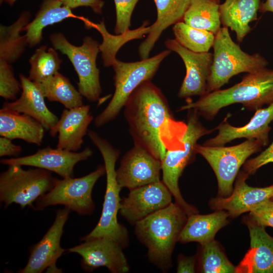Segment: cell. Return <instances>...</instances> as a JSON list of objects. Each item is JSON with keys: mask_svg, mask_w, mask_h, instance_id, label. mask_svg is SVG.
Segmentation results:
<instances>
[{"mask_svg": "<svg viewBox=\"0 0 273 273\" xmlns=\"http://www.w3.org/2000/svg\"><path fill=\"white\" fill-rule=\"evenodd\" d=\"M134 143L161 161L167 150L183 148L187 124L174 119L161 90L151 81L141 83L124 106Z\"/></svg>", "mask_w": 273, "mask_h": 273, "instance_id": "cell-1", "label": "cell"}, {"mask_svg": "<svg viewBox=\"0 0 273 273\" xmlns=\"http://www.w3.org/2000/svg\"><path fill=\"white\" fill-rule=\"evenodd\" d=\"M273 102V70L267 68L247 73L242 80L224 89L208 93L195 102H188L179 111L194 109L199 115L212 120L219 110L240 103L251 110H256Z\"/></svg>", "mask_w": 273, "mask_h": 273, "instance_id": "cell-2", "label": "cell"}, {"mask_svg": "<svg viewBox=\"0 0 273 273\" xmlns=\"http://www.w3.org/2000/svg\"><path fill=\"white\" fill-rule=\"evenodd\" d=\"M188 215L171 202L135 224V232L148 249L151 262L163 271L171 266V256Z\"/></svg>", "mask_w": 273, "mask_h": 273, "instance_id": "cell-3", "label": "cell"}, {"mask_svg": "<svg viewBox=\"0 0 273 273\" xmlns=\"http://www.w3.org/2000/svg\"><path fill=\"white\" fill-rule=\"evenodd\" d=\"M88 136L100 151L104 162L106 174V189L100 220L95 228L80 241L101 237L111 239L123 249L128 243V234L126 228L118 223L117 214L121 199L122 189L117 180L115 165L120 151L97 133L89 130Z\"/></svg>", "mask_w": 273, "mask_h": 273, "instance_id": "cell-4", "label": "cell"}, {"mask_svg": "<svg viewBox=\"0 0 273 273\" xmlns=\"http://www.w3.org/2000/svg\"><path fill=\"white\" fill-rule=\"evenodd\" d=\"M213 61L207 83V93L219 89L234 76L252 73L266 68L267 60L259 54L243 51L232 39L229 28L221 27L215 35Z\"/></svg>", "mask_w": 273, "mask_h": 273, "instance_id": "cell-5", "label": "cell"}, {"mask_svg": "<svg viewBox=\"0 0 273 273\" xmlns=\"http://www.w3.org/2000/svg\"><path fill=\"white\" fill-rule=\"evenodd\" d=\"M171 52L163 51L151 58L134 62L114 59L111 63L115 72L114 93L106 107L95 118V126L100 127L114 120L132 92L143 82L151 81L162 61Z\"/></svg>", "mask_w": 273, "mask_h": 273, "instance_id": "cell-6", "label": "cell"}, {"mask_svg": "<svg viewBox=\"0 0 273 273\" xmlns=\"http://www.w3.org/2000/svg\"><path fill=\"white\" fill-rule=\"evenodd\" d=\"M187 127L183 142L184 147L167 150L161 161L162 181L173 196L175 203L188 215L197 213L198 211L184 199L178 186V180L186 166L194 159L197 153L198 140L213 130L206 129L199 120V115L194 109H189Z\"/></svg>", "mask_w": 273, "mask_h": 273, "instance_id": "cell-7", "label": "cell"}, {"mask_svg": "<svg viewBox=\"0 0 273 273\" xmlns=\"http://www.w3.org/2000/svg\"><path fill=\"white\" fill-rule=\"evenodd\" d=\"M20 165H9L0 174V200L6 207L12 203L21 208L32 203L53 187L56 178L51 171L36 168L25 170Z\"/></svg>", "mask_w": 273, "mask_h": 273, "instance_id": "cell-8", "label": "cell"}, {"mask_svg": "<svg viewBox=\"0 0 273 273\" xmlns=\"http://www.w3.org/2000/svg\"><path fill=\"white\" fill-rule=\"evenodd\" d=\"M50 39L54 48L66 55L77 74L78 91L89 102L99 100L102 93L100 70L96 60L100 52V44L92 37L86 36L80 46L69 42L63 34L54 33Z\"/></svg>", "mask_w": 273, "mask_h": 273, "instance_id": "cell-9", "label": "cell"}, {"mask_svg": "<svg viewBox=\"0 0 273 273\" xmlns=\"http://www.w3.org/2000/svg\"><path fill=\"white\" fill-rule=\"evenodd\" d=\"M106 174L104 165L78 178L56 179L52 189L38 198L34 209L42 210L49 206L63 205L80 215H90L95 208L92 193L97 180Z\"/></svg>", "mask_w": 273, "mask_h": 273, "instance_id": "cell-10", "label": "cell"}, {"mask_svg": "<svg viewBox=\"0 0 273 273\" xmlns=\"http://www.w3.org/2000/svg\"><path fill=\"white\" fill-rule=\"evenodd\" d=\"M263 146L254 139L231 147L207 146L197 144L196 151L208 162L216 175L218 196H229L241 166L248 158L260 151Z\"/></svg>", "mask_w": 273, "mask_h": 273, "instance_id": "cell-11", "label": "cell"}, {"mask_svg": "<svg viewBox=\"0 0 273 273\" xmlns=\"http://www.w3.org/2000/svg\"><path fill=\"white\" fill-rule=\"evenodd\" d=\"M161 171V161L135 144L123 156L116 170L120 187L129 190L160 181Z\"/></svg>", "mask_w": 273, "mask_h": 273, "instance_id": "cell-12", "label": "cell"}, {"mask_svg": "<svg viewBox=\"0 0 273 273\" xmlns=\"http://www.w3.org/2000/svg\"><path fill=\"white\" fill-rule=\"evenodd\" d=\"M122 248L114 240L107 237L92 239L67 250L81 257V264L86 271L106 267L112 273H125L129 266Z\"/></svg>", "mask_w": 273, "mask_h": 273, "instance_id": "cell-13", "label": "cell"}, {"mask_svg": "<svg viewBox=\"0 0 273 273\" xmlns=\"http://www.w3.org/2000/svg\"><path fill=\"white\" fill-rule=\"evenodd\" d=\"M172 194L160 180L130 190L121 200L119 212L127 221L135 224L148 215L168 206Z\"/></svg>", "mask_w": 273, "mask_h": 273, "instance_id": "cell-14", "label": "cell"}, {"mask_svg": "<svg viewBox=\"0 0 273 273\" xmlns=\"http://www.w3.org/2000/svg\"><path fill=\"white\" fill-rule=\"evenodd\" d=\"M165 45L168 50L177 53L185 65L186 74L178 96L180 98H188L195 96L201 97L207 94L213 54L210 52H192L182 46L175 39L166 40Z\"/></svg>", "mask_w": 273, "mask_h": 273, "instance_id": "cell-15", "label": "cell"}, {"mask_svg": "<svg viewBox=\"0 0 273 273\" xmlns=\"http://www.w3.org/2000/svg\"><path fill=\"white\" fill-rule=\"evenodd\" d=\"M87 147L79 152L47 147L39 149L33 154L23 157L4 158L1 163L6 165L30 166L52 171L63 178L73 177V169L79 162L93 155Z\"/></svg>", "mask_w": 273, "mask_h": 273, "instance_id": "cell-16", "label": "cell"}, {"mask_svg": "<svg viewBox=\"0 0 273 273\" xmlns=\"http://www.w3.org/2000/svg\"><path fill=\"white\" fill-rule=\"evenodd\" d=\"M70 212L66 207L57 211L54 223L32 248L26 266L19 272L40 273L47 268H56L57 260L66 251L61 247L60 241Z\"/></svg>", "mask_w": 273, "mask_h": 273, "instance_id": "cell-17", "label": "cell"}, {"mask_svg": "<svg viewBox=\"0 0 273 273\" xmlns=\"http://www.w3.org/2000/svg\"><path fill=\"white\" fill-rule=\"evenodd\" d=\"M248 176L244 171L239 173L232 194L228 197L211 199V208L226 211L230 217L235 218L273 197V184L263 188L252 187L246 183Z\"/></svg>", "mask_w": 273, "mask_h": 273, "instance_id": "cell-18", "label": "cell"}, {"mask_svg": "<svg viewBox=\"0 0 273 273\" xmlns=\"http://www.w3.org/2000/svg\"><path fill=\"white\" fill-rule=\"evenodd\" d=\"M273 122V102L267 107L256 110L249 122L242 127H235L224 120L215 129L217 134L205 141L203 144L207 146H223L236 139H254L265 146L269 143L268 134L271 130L269 124Z\"/></svg>", "mask_w": 273, "mask_h": 273, "instance_id": "cell-19", "label": "cell"}, {"mask_svg": "<svg viewBox=\"0 0 273 273\" xmlns=\"http://www.w3.org/2000/svg\"><path fill=\"white\" fill-rule=\"evenodd\" d=\"M249 232V249L235 273H273V237L248 217L244 219Z\"/></svg>", "mask_w": 273, "mask_h": 273, "instance_id": "cell-20", "label": "cell"}, {"mask_svg": "<svg viewBox=\"0 0 273 273\" xmlns=\"http://www.w3.org/2000/svg\"><path fill=\"white\" fill-rule=\"evenodd\" d=\"M89 111L87 105L63 110L57 125L49 131L52 136L58 134L57 148L75 152L81 148L93 120Z\"/></svg>", "mask_w": 273, "mask_h": 273, "instance_id": "cell-21", "label": "cell"}, {"mask_svg": "<svg viewBox=\"0 0 273 273\" xmlns=\"http://www.w3.org/2000/svg\"><path fill=\"white\" fill-rule=\"evenodd\" d=\"M22 92L20 97L11 102H5L3 107L27 114L40 122L49 131L57 125L59 118L46 105L44 97L36 84L23 74H20Z\"/></svg>", "mask_w": 273, "mask_h": 273, "instance_id": "cell-22", "label": "cell"}, {"mask_svg": "<svg viewBox=\"0 0 273 273\" xmlns=\"http://www.w3.org/2000/svg\"><path fill=\"white\" fill-rule=\"evenodd\" d=\"M157 9V19L152 26L145 27L148 33L147 38L139 47L141 59L149 58V54L162 32L171 25L183 21L191 0H153Z\"/></svg>", "mask_w": 273, "mask_h": 273, "instance_id": "cell-23", "label": "cell"}, {"mask_svg": "<svg viewBox=\"0 0 273 273\" xmlns=\"http://www.w3.org/2000/svg\"><path fill=\"white\" fill-rule=\"evenodd\" d=\"M260 4V0H225L219 6L222 27L235 31L237 41L242 42L251 30L250 23L257 20Z\"/></svg>", "mask_w": 273, "mask_h": 273, "instance_id": "cell-24", "label": "cell"}, {"mask_svg": "<svg viewBox=\"0 0 273 273\" xmlns=\"http://www.w3.org/2000/svg\"><path fill=\"white\" fill-rule=\"evenodd\" d=\"M44 128L37 120L25 114L2 107L0 110V135L11 140L20 139L40 146Z\"/></svg>", "mask_w": 273, "mask_h": 273, "instance_id": "cell-25", "label": "cell"}, {"mask_svg": "<svg viewBox=\"0 0 273 273\" xmlns=\"http://www.w3.org/2000/svg\"><path fill=\"white\" fill-rule=\"evenodd\" d=\"M229 217L224 210H216L205 215L195 213L189 215L178 242H196L202 245L211 241L217 232L228 224Z\"/></svg>", "mask_w": 273, "mask_h": 273, "instance_id": "cell-26", "label": "cell"}, {"mask_svg": "<svg viewBox=\"0 0 273 273\" xmlns=\"http://www.w3.org/2000/svg\"><path fill=\"white\" fill-rule=\"evenodd\" d=\"M71 17H76L72 9L63 5L59 0H42L34 18L23 30L26 32L28 46L33 47L40 42L44 28Z\"/></svg>", "mask_w": 273, "mask_h": 273, "instance_id": "cell-27", "label": "cell"}, {"mask_svg": "<svg viewBox=\"0 0 273 273\" xmlns=\"http://www.w3.org/2000/svg\"><path fill=\"white\" fill-rule=\"evenodd\" d=\"M31 16L28 11H23L19 18L10 26H0V60L11 64L17 60L28 45L25 35H21L29 23Z\"/></svg>", "mask_w": 273, "mask_h": 273, "instance_id": "cell-28", "label": "cell"}, {"mask_svg": "<svg viewBox=\"0 0 273 273\" xmlns=\"http://www.w3.org/2000/svg\"><path fill=\"white\" fill-rule=\"evenodd\" d=\"M220 2V0H191L183 21L193 27L215 35L221 27Z\"/></svg>", "mask_w": 273, "mask_h": 273, "instance_id": "cell-29", "label": "cell"}, {"mask_svg": "<svg viewBox=\"0 0 273 273\" xmlns=\"http://www.w3.org/2000/svg\"><path fill=\"white\" fill-rule=\"evenodd\" d=\"M36 85L44 98L51 102H60L66 109H70L83 105L80 93L73 86L68 78L59 72Z\"/></svg>", "mask_w": 273, "mask_h": 273, "instance_id": "cell-30", "label": "cell"}, {"mask_svg": "<svg viewBox=\"0 0 273 273\" xmlns=\"http://www.w3.org/2000/svg\"><path fill=\"white\" fill-rule=\"evenodd\" d=\"M29 62L30 69L28 77L38 84L58 72L62 60L55 49L42 46L35 50Z\"/></svg>", "mask_w": 273, "mask_h": 273, "instance_id": "cell-31", "label": "cell"}, {"mask_svg": "<svg viewBox=\"0 0 273 273\" xmlns=\"http://www.w3.org/2000/svg\"><path fill=\"white\" fill-rule=\"evenodd\" d=\"M172 31L175 39L180 44L196 53L209 52L215 35L211 32L193 27L184 21L174 24Z\"/></svg>", "mask_w": 273, "mask_h": 273, "instance_id": "cell-32", "label": "cell"}, {"mask_svg": "<svg viewBox=\"0 0 273 273\" xmlns=\"http://www.w3.org/2000/svg\"><path fill=\"white\" fill-rule=\"evenodd\" d=\"M199 270L204 273H235V266L214 240L201 245Z\"/></svg>", "mask_w": 273, "mask_h": 273, "instance_id": "cell-33", "label": "cell"}, {"mask_svg": "<svg viewBox=\"0 0 273 273\" xmlns=\"http://www.w3.org/2000/svg\"><path fill=\"white\" fill-rule=\"evenodd\" d=\"M21 83L14 76L10 64L0 60V96L6 100H16Z\"/></svg>", "mask_w": 273, "mask_h": 273, "instance_id": "cell-34", "label": "cell"}, {"mask_svg": "<svg viewBox=\"0 0 273 273\" xmlns=\"http://www.w3.org/2000/svg\"><path fill=\"white\" fill-rule=\"evenodd\" d=\"M139 0H114L116 10L114 32L122 34L129 30L131 17Z\"/></svg>", "mask_w": 273, "mask_h": 273, "instance_id": "cell-35", "label": "cell"}, {"mask_svg": "<svg viewBox=\"0 0 273 273\" xmlns=\"http://www.w3.org/2000/svg\"><path fill=\"white\" fill-rule=\"evenodd\" d=\"M249 217L260 225L273 228V200L268 199L257 205L250 211Z\"/></svg>", "mask_w": 273, "mask_h": 273, "instance_id": "cell-36", "label": "cell"}, {"mask_svg": "<svg viewBox=\"0 0 273 273\" xmlns=\"http://www.w3.org/2000/svg\"><path fill=\"white\" fill-rule=\"evenodd\" d=\"M269 163H273V142L257 156L245 162L244 172L248 175L253 174L261 167Z\"/></svg>", "mask_w": 273, "mask_h": 273, "instance_id": "cell-37", "label": "cell"}, {"mask_svg": "<svg viewBox=\"0 0 273 273\" xmlns=\"http://www.w3.org/2000/svg\"><path fill=\"white\" fill-rule=\"evenodd\" d=\"M63 5L71 9L80 7H89L94 12L100 15L102 13V8L104 5L103 0H59Z\"/></svg>", "mask_w": 273, "mask_h": 273, "instance_id": "cell-38", "label": "cell"}, {"mask_svg": "<svg viewBox=\"0 0 273 273\" xmlns=\"http://www.w3.org/2000/svg\"><path fill=\"white\" fill-rule=\"evenodd\" d=\"M12 140L2 136L0 137V156H16L20 154L22 148L13 143Z\"/></svg>", "mask_w": 273, "mask_h": 273, "instance_id": "cell-39", "label": "cell"}, {"mask_svg": "<svg viewBox=\"0 0 273 273\" xmlns=\"http://www.w3.org/2000/svg\"><path fill=\"white\" fill-rule=\"evenodd\" d=\"M196 256H185L179 255L177 259V272H195L196 270Z\"/></svg>", "mask_w": 273, "mask_h": 273, "instance_id": "cell-40", "label": "cell"}, {"mask_svg": "<svg viewBox=\"0 0 273 273\" xmlns=\"http://www.w3.org/2000/svg\"><path fill=\"white\" fill-rule=\"evenodd\" d=\"M259 11L262 13L268 12L273 13V0H266L264 3H261Z\"/></svg>", "mask_w": 273, "mask_h": 273, "instance_id": "cell-41", "label": "cell"}, {"mask_svg": "<svg viewBox=\"0 0 273 273\" xmlns=\"http://www.w3.org/2000/svg\"><path fill=\"white\" fill-rule=\"evenodd\" d=\"M16 1V0H0L1 3L5 2L9 4L10 6H12Z\"/></svg>", "mask_w": 273, "mask_h": 273, "instance_id": "cell-42", "label": "cell"}, {"mask_svg": "<svg viewBox=\"0 0 273 273\" xmlns=\"http://www.w3.org/2000/svg\"><path fill=\"white\" fill-rule=\"evenodd\" d=\"M271 199H272V200H273V197H272V198H271Z\"/></svg>", "mask_w": 273, "mask_h": 273, "instance_id": "cell-43", "label": "cell"}]
</instances>
